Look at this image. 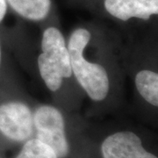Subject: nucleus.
Returning <instances> with one entry per match:
<instances>
[{"label": "nucleus", "mask_w": 158, "mask_h": 158, "mask_svg": "<svg viewBox=\"0 0 158 158\" xmlns=\"http://www.w3.org/2000/svg\"><path fill=\"white\" fill-rule=\"evenodd\" d=\"M103 158H157L147 151L141 138L130 131H120L106 137L101 145Z\"/></svg>", "instance_id": "39448f33"}, {"label": "nucleus", "mask_w": 158, "mask_h": 158, "mask_svg": "<svg viewBox=\"0 0 158 158\" xmlns=\"http://www.w3.org/2000/svg\"><path fill=\"white\" fill-rule=\"evenodd\" d=\"M135 85L141 97L151 104L158 106V75L150 70H141L136 75Z\"/></svg>", "instance_id": "6e6552de"}, {"label": "nucleus", "mask_w": 158, "mask_h": 158, "mask_svg": "<svg viewBox=\"0 0 158 158\" xmlns=\"http://www.w3.org/2000/svg\"><path fill=\"white\" fill-rule=\"evenodd\" d=\"M36 139L47 144L58 158H66L69 153L65 122L60 111L51 106H40L34 114Z\"/></svg>", "instance_id": "7ed1b4c3"}, {"label": "nucleus", "mask_w": 158, "mask_h": 158, "mask_svg": "<svg viewBox=\"0 0 158 158\" xmlns=\"http://www.w3.org/2000/svg\"><path fill=\"white\" fill-rule=\"evenodd\" d=\"M42 53L38 58L40 77L52 91L59 90L62 79L72 75L69 54L62 33L56 27L46 29L41 40Z\"/></svg>", "instance_id": "f03ea898"}, {"label": "nucleus", "mask_w": 158, "mask_h": 158, "mask_svg": "<svg viewBox=\"0 0 158 158\" xmlns=\"http://www.w3.org/2000/svg\"><path fill=\"white\" fill-rule=\"evenodd\" d=\"M90 40V32L86 29L78 28L72 33L67 47L70 66L79 85L90 98L101 101L107 96L109 79L106 70L101 65L88 62L84 56Z\"/></svg>", "instance_id": "f257e3e1"}, {"label": "nucleus", "mask_w": 158, "mask_h": 158, "mask_svg": "<svg viewBox=\"0 0 158 158\" xmlns=\"http://www.w3.org/2000/svg\"><path fill=\"white\" fill-rule=\"evenodd\" d=\"M0 63H1V46H0Z\"/></svg>", "instance_id": "9b49d317"}, {"label": "nucleus", "mask_w": 158, "mask_h": 158, "mask_svg": "<svg viewBox=\"0 0 158 158\" xmlns=\"http://www.w3.org/2000/svg\"><path fill=\"white\" fill-rule=\"evenodd\" d=\"M34 114L21 102H8L0 106V133L17 142L31 139L34 134Z\"/></svg>", "instance_id": "20e7f679"}, {"label": "nucleus", "mask_w": 158, "mask_h": 158, "mask_svg": "<svg viewBox=\"0 0 158 158\" xmlns=\"http://www.w3.org/2000/svg\"><path fill=\"white\" fill-rule=\"evenodd\" d=\"M104 5L112 16L123 21L131 18L147 20L158 13V0H105Z\"/></svg>", "instance_id": "423d86ee"}, {"label": "nucleus", "mask_w": 158, "mask_h": 158, "mask_svg": "<svg viewBox=\"0 0 158 158\" xmlns=\"http://www.w3.org/2000/svg\"><path fill=\"white\" fill-rule=\"evenodd\" d=\"M6 0H0V22L6 16Z\"/></svg>", "instance_id": "9d476101"}, {"label": "nucleus", "mask_w": 158, "mask_h": 158, "mask_svg": "<svg viewBox=\"0 0 158 158\" xmlns=\"http://www.w3.org/2000/svg\"><path fill=\"white\" fill-rule=\"evenodd\" d=\"M20 16L31 20H41L50 11V0H6Z\"/></svg>", "instance_id": "0eeeda50"}, {"label": "nucleus", "mask_w": 158, "mask_h": 158, "mask_svg": "<svg viewBox=\"0 0 158 158\" xmlns=\"http://www.w3.org/2000/svg\"><path fill=\"white\" fill-rule=\"evenodd\" d=\"M15 158H58L49 146L36 138L26 141Z\"/></svg>", "instance_id": "1a4fd4ad"}]
</instances>
